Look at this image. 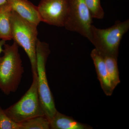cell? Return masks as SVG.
I'll return each instance as SVG.
<instances>
[{"label":"cell","instance_id":"1","mask_svg":"<svg viewBox=\"0 0 129 129\" xmlns=\"http://www.w3.org/2000/svg\"><path fill=\"white\" fill-rule=\"evenodd\" d=\"M0 57V90L9 95L17 91L21 83L24 69L16 42L5 44Z\"/></svg>","mask_w":129,"mask_h":129},{"label":"cell","instance_id":"5","mask_svg":"<svg viewBox=\"0 0 129 129\" xmlns=\"http://www.w3.org/2000/svg\"><path fill=\"white\" fill-rule=\"evenodd\" d=\"M32 76V84L25 94L18 101L4 110L8 117L18 124L35 117L45 116L38 93L37 74Z\"/></svg>","mask_w":129,"mask_h":129},{"label":"cell","instance_id":"13","mask_svg":"<svg viewBox=\"0 0 129 129\" xmlns=\"http://www.w3.org/2000/svg\"><path fill=\"white\" fill-rule=\"evenodd\" d=\"M19 129H49L50 123L45 116L35 117L19 124Z\"/></svg>","mask_w":129,"mask_h":129},{"label":"cell","instance_id":"4","mask_svg":"<svg viewBox=\"0 0 129 129\" xmlns=\"http://www.w3.org/2000/svg\"><path fill=\"white\" fill-rule=\"evenodd\" d=\"M50 53L49 45L38 39L36 46L37 88L45 116L49 121L57 112L47 80L46 64Z\"/></svg>","mask_w":129,"mask_h":129},{"label":"cell","instance_id":"11","mask_svg":"<svg viewBox=\"0 0 129 129\" xmlns=\"http://www.w3.org/2000/svg\"><path fill=\"white\" fill-rule=\"evenodd\" d=\"M12 10L8 2L0 6V39L12 40L11 14Z\"/></svg>","mask_w":129,"mask_h":129},{"label":"cell","instance_id":"8","mask_svg":"<svg viewBox=\"0 0 129 129\" xmlns=\"http://www.w3.org/2000/svg\"><path fill=\"white\" fill-rule=\"evenodd\" d=\"M12 11L21 17L36 26H38L41 19L38 7L28 0H8Z\"/></svg>","mask_w":129,"mask_h":129},{"label":"cell","instance_id":"6","mask_svg":"<svg viewBox=\"0 0 129 129\" xmlns=\"http://www.w3.org/2000/svg\"><path fill=\"white\" fill-rule=\"evenodd\" d=\"M68 17L64 27L87 38H91L92 18L85 0H68Z\"/></svg>","mask_w":129,"mask_h":129},{"label":"cell","instance_id":"14","mask_svg":"<svg viewBox=\"0 0 129 129\" xmlns=\"http://www.w3.org/2000/svg\"><path fill=\"white\" fill-rule=\"evenodd\" d=\"M92 18L102 19L105 13L101 5V0H85Z\"/></svg>","mask_w":129,"mask_h":129},{"label":"cell","instance_id":"15","mask_svg":"<svg viewBox=\"0 0 129 129\" xmlns=\"http://www.w3.org/2000/svg\"><path fill=\"white\" fill-rule=\"evenodd\" d=\"M0 129H19V124L12 121L0 106Z\"/></svg>","mask_w":129,"mask_h":129},{"label":"cell","instance_id":"16","mask_svg":"<svg viewBox=\"0 0 129 129\" xmlns=\"http://www.w3.org/2000/svg\"><path fill=\"white\" fill-rule=\"evenodd\" d=\"M6 41L4 40L0 39V55L1 53L3 52V47L4 46L5 44H6Z\"/></svg>","mask_w":129,"mask_h":129},{"label":"cell","instance_id":"10","mask_svg":"<svg viewBox=\"0 0 129 129\" xmlns=\"http://www.w3.org/2000/svg\"><path fill=\"white\" fill-rule=\"evenodd\" d=\"M51 129H91L88 125L78 122L72 117L57 111L50 121Z\"/></svg>","mask_w":129,"mask_h":129},{"label":"cell","instance_id":"9","mask_svg":"<svg viewBox=\"0 0 129 129\" xmlns=\"http://www.w3.org/2000/svg\"><path fill=\"white\" fill-rule=\"evenodd\" d=\"M90 56L94 64L98 79L100 83L102 89L105 94L111 96L114 90L112 88L103 57L95 48L91 51Z\"/></svg>","mask_w":129,"mask_h":129},{"label":"cell","instance_id":"17","mask_svg":"<svg viewBox=\"0 0 129 129\" xmlns=\"http://www.w3.org/2000/svg\"><path fill=\"white\" fill-rule=\"evenodd\" d=\"M8 0H0V6L6 3Z\"/></svg>","mask_w":129,"mask_h":129},{"label":"cell","instance_id":"12","mask_svg":"<svg viewBox=\"0 0 129 129\" xmlns=\"http://www.w3.org/2000/svg\"><path fill=\"white\" fill-rule=\"evenodd\" d=\"M102 56L106 64L111 86L114 90L120 82L118 68L117 58L108 55Z\"/></svg>","mask_w":129,"mask_h":129},{"label":"cell","instance_id":"2","mask_svg":"<svg viewBox=\"0 0 129 129\" xmlns=\"http://www.w3.org/2000/svg\"><path fill=\"white\" fill-rule=\"evenodd\" d=\"M129 29V19L116 21L113 26L106 29L99 28L92 24L90 41L102 56L118 58L120 42Z\"/></svg>","mask_w":129,"mask_h":129},{"label":"cell","instance_id":"7","mask_svg":"<svg viewBox=\"0 0 129 129\" xmlns=\"http://www.w3.org/2000/svg\"><path fill=\"white\" fill-rule=\"evenodd\" d=\"M37 7L41 22L64 27L69 12L68 0H41Z\"/></svg>","mask_w":129,"mask_h":129},{"label":"cell","instance_id":"3","mask_svg":"<svg viewBox=\"0 0 129 129\" xmlns=\"http://www.w3.org/2000/svg\"><path fill=\"white\" fill-rule=\"evenodd\" d=\"M11 21L12 39L23 48L27 54L30 61L32 75L37 74V27L23 19L13 11Z\"/></svg>","mask_w":129,"mask_h":129}]
</instances>
